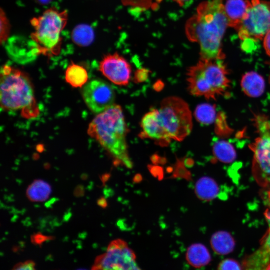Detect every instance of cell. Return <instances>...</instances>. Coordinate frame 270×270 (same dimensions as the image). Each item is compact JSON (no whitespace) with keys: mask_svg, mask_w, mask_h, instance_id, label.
Returning <instances> with one entry per match:
<instances>
[{"mask_svg":"<svg viewBox=\"0 0 270 270\" xmlns=\"http://www.w3.org/2000/svg\"><path fill=\"white\" fill-rule=\"evenodd\" d=\"M72 37L73 42L76 45L80 46H87L94 42V32L90 26L82 24L74 28Z\"/></svg>","mask_w":270,"mask_h":270,"instance_id":"cell-21","label":"cell"},{"mask_svg":"<svg viewBox=\"0 0 270 270\" xmlns=\"http://www.w3.org/2000/svg\"><path fill=\"white\" fill-rule=\"evenodd\" d=\"M140 136L154 140L162 146H167L172 140L162 126L158 109H152L146 114L141 122Z\"/></svg>","mask_w":270,"mask_h":270,"instance_id":"cell-12","label":"cell"},{"mask_svg":"<svg viewBox=\"0 0 270 270\" xmlns=\"http://www.w3.org/2000/svg\"><path fill=\"white\" fill-rule=\"evenodd\" d=\"M68 20L67 11L60 12L54 8L32 20L34 32L31 38L38 55L52 56L60 53L62 44L61 33Z\"/></svg>","mask_w":270,"mask_h":270,"instance_id":"cell-4","label":"cell"},{"mask_svg":"<svg viewBox=\"0 0 270 270\" xmlns=\"http://www.w3.org/2000/svg\"><path fill=\"white\" fill-rule=\"evenodd\" d=\"M250 4L248 0H228L224 5L228 26L238 29Z\"/></svg>","mask_w":270,"mask_h":270,"instance_id":"cell-13","label":"cell"},{"mask_svg":"<svg viewBox=\"0 0 270 270\" xmlns=\"http://www.w3.org/2000/svg\"><path fill=\"white\" fill-rule=\"evenodd\" d=\"M270 30V3L252 0L238 32L243 40H261Z\"/></svg>","mask_w":270,"mask_h":270,"instance_id":"cell-8","label":"cell"},{"mask_svg":"<svg viewBox=\"0 0 270 270\" xmlns=\"http://www.w3.org/2000/svg\"><path fill=\"white\" fill-rule=\"evenodd\" d=\"M0 104L7 110H16L30 106L34 100V89L24 72L10 66L0 70Z\"/></svg>","mask_w":270,"mask_h":270,"instance_id":"cell-5","label":"cell"},{"mask_svg":"<svg viewBox=\"0 0 270 270\" xmlns=\"http://www.w3.org/2000/svg\"><path fill=\"white\" fill-rule=\"evenodd\" d=\"M210 244L214 252L220 255H226L231 253L236 246L233 237L225 231L218 232L214 234Z\"/></svg>","mask_w":270,"mask_h":270,"instance_id":"cell-16","label":"cell"},{"mask_svg":"<svg viewBox=\"0 0 270 270\" xmlns=\"http://www.w3.org/2000/svg\"><path fill=\"white\" fill-rule=\"evenodd\" d=\"M52 188L50 185L42 180H36L29 186L26 195L34 202H42L50 196Z\"/></svg>","mask_w":270,"mask_h":270,"instance_id":"cell-19","label":"cell"},{"mask_svg":"<svg viewBox=\"0 0 270 270\" xmlns=\"http://www.w3.org/2000/svg\"><path fill=\"white\" fill-rule=\"evenodd\" d=\"M264 216L268 222L269 228L261 241V247L270 252V210H268L265 212Z\"/></svg>","mask_w":270,"mask_h":270,"instance_id":"cell-25","label":"cell"},{"mask_svg":"<svg viewBox=\"0 0 270 270\" xmlns=\"http://www.w3.org/2000/svg\"><path fill=\"white\" fill-rule=\"evenodd\" d=\"M195 191L200 200L210 201L218 196L220 188L214 180L208 177H203L196 182Z\"/></svg>","mask_w":270,"mask_h":270,"instance_id":"cell-17","label":"cell"},{"mask_svg":"<svg viewBox=\"0 0 270 270\" xmlns=\"http://www.w3.org/2000/svg\"><path fill=\"white\" fill-rule=\"evenodd\" d=\"M82 95L88 107L94 113L99 114L114 105L115 93L106 82L94 80L83 88Z\"/></svg>","mask_w":270,"mask_h":270,"instance_id":"cell-10","label":"cell"},{"mask_svg":"<svg viewBox=\"0 0 270 270\" xmlns=\"http://www.w3.org/2000/svg\"><path fill=\"white\" fill-rule=\"evenodd\" d=\"M35 264L32 261H27L22 263H19L16 264L14 269L15 270H34V269Z\"/></svg>","mask_w":270,"mask_h":270,"instance_id":"cell-27","label":"cell"},{"mask_svg":"<svg viewBox=\"0 0 270 270\" xmlns=\"http://www.w3.org/2000/svg\"><path fill=\"white\" fill-rule=\"evenodd\" d=\"M158 110L162 126L172 140L181 142L190 134L192 112L182 99L176 96L166 98Z\"/></svg>","mask_w":270,"mask_h":270,"instance_id":"cell-6","label":"cell"},{"mask_svg":"<svg viewBox=\"0 0 270 270\" xmlns=\"http://www.w3.org/2000/svg\"><path fill=\"white\" fill-rule=\"evenodd\" d=\"M270 262V252L261 247L245 260L244 266L246 269H266Z\"/></svg>","mask_w":270,"mask_h":270,"instance_id":"cell-20","label":"cell"},{"mask_svg":"<svg viewBox=\"0 0 270 270\" xmlns=\"http://www.w3.org/2000/svg\"><path fill=\"white\" fill-rule=\"evenodd\" d=\"M10 25L8 19L2 9L0 10V43L5 42L10 33Z\"/></svg>","mask_w":270,"mask_h":270,"instance_id":"cell-24","label":"cell"},{"mask_svg":"<svg viewBox=\"0 0 270 270\" xmlns=\"http://www.w3.org/2000/svg\"><path fill=\"white\" fill-rule=\"evenodd\" d=\"M259 136L250 146L254 152L252 173L257 182L266 187L270 185V123L264 116L256 118Z\"/></svg>","mask_w":270,"mask_h":270,"instance_id":"cell-7","label":"cell"},{"mask_svg":"<svg viewBox=\"0 0 270 270\" xmlns=\"http://www.w3.org/2000/svg\"><path fill=\"white\" fill-rule=\"evenodd\" d=\"M128 128L122 110L114 104L98 114L88 128V134L111 155L116 164L128 168L133 166L129 156Z\"/></svg>","mask_w":270,"mask_h":270,"instance_id":"cell-2","label":"cell"},{"mask_svg":"<svg viewBox=\"0 0 270 270\" xmlns=\"http://www.w3.org/2000/svg\"><path fill=\"white\" fill-rule=\"evenodd\" d=\"M136 79L138 82L144 81L146 80L148 76V71L146 70H140L136 74Z\"/></svg>","mask_w":270,"mask_h":270,"instance_id":"cell-28","label":"cell"},{"mask_svg":"<svg viewBox=\"0 0 270 270\" xmlns=\"http://www.w3.org/2000/svg\"><path fill=\"white\" fill-rule=\"evenodd\" d=\"M224 0L204 2L196 13L187 22L188 38L200 46V59L214 60L224 58L222 42L227 27Z\"/></svg>","mask_w":270,"mask_h":270,"instance_id":"cell-1","label":"cell"},{"mask_svg":"<svg viewBox=\"0 0 270 270\" xmlns=\"http://www.w3.org/2000/svg\"><path fill=\"white\" fill-rule=\"evenodd\" d=\"M264 47L267 54L270 56V30L264 38Z\"/></svg>","mask_w":270,"mask_h":270,"instance_id":"cell-29","label":"cell"},{"mask_svg":"<svg viewBox=\"0 0 270 270\" xmlns=\"http://www.w3.org/2000/svg\"><path fill=\"white\" fill-rule=\"evenodd\" d=\"M228 74L223 60L200 59L188 70V90L194 96H204L208 100L228 95L230 82Z\"/></svg>","mask_w":270,"mask_h":270,"instance_id":"cell-3","label":"cell"},{"mask_svg":"<svg viewBox=\"0 0 270 270\" xmlns=\"http://www.w3.org/2000/svg\"><path fill=\"white\" fill-rule=\"evenodd\" d=\"M269 198H270V191L269 192Z\"/></svg>","mask_w":270,"mask_h":270,"instance_id":"cell-34","label":"cell"},{"mask_svg":"<svg viewBox=\"0 0 270 270\" xmlns=\"http://www.w3.org/2000/svg\"><path fill=\"white\" fill-rule=\"evenodd\" d=\"M186 260L191 266L200 268L207 266L210 262L212 258L205 246L201 244H194L188 248Z\"/></svg>","mask_w":270,"mask_h":270,"instance_id":"cell-14","label":"cell"},{"mask_svg":"<svg viewBox=\"0 0 270 270\" xmlns=\"http://www.w3.org/2000/svg\"><path fill=\"white\" fill-rule=\"evenodd\" d=\"M96 270H140L134 252L124 240L112 242L104 254L98 256L94 264Z\"/></svg>","mask_w":270,"mask_h":270,"instance_id":"cell-9","label":"cell"},{"mask_svg":"<svg viewBox=\"0 0 270 270\" xmlns=\"http://www.w3.org/2000/svg\"><path fill=\"white\" fill-rule=\"evenodd\" d=\"M240 264L232 259H226L222 261L218 266L220 270H241Z\"/></svg>","mask_w":270,"mask_h":270,"instance_id":"cell-26","label":"cell"},{"mask_svg":"<svg viewBox=\"0 0 270 270\" xmlns=\"http://www.w3.org/2000/svg\"></svg>","mask_w":270,"mask_h":270,"instance_id":"cell-35","label":"cell"},{"mask_svg":"<svg viewBox=\"0 0 270 270\" xmlns=\"http://www.w3.org/2000/svg\"><path fill=\"white\" fill-rule=\"evenodd\" d=\"M180 6H184L190 4L194 0H173Z\"/></svg>","mask_w":270,"mask_h":270,"instance_id":"cell-30","label":"cell"},{"mask_svg":"<svg viewBox=\"0 0 270 270\" xmlns=\"http://www.w3.org/2000/svg\"><path fill=\"white\" fill-rule=\"evenodd\" d=\"M241 86L246 95L252 98H258L264 93L265 82L261 76L254 72H250L244 76Z\"/></svg>","mask_w":270,"mask_h":270,"instance_id":"cell-15","label":"cell"},{"mask_svg":"<svg viewBox=\"0 0 270 270\" xmlns=\"http://www.w3.org/2000/svg\"><path fill=\"white\" fill-rule=\"evenodd\" d=\"M98 204L102 207L104 208L106 206V201L104 198H100L98 200Z\"/></svg>","mask_w":270,"mask_h":270,"instance_id":"cell-31","label":"cell"},{"mask_svg":"<svg viewBox=\"0 0 270 270\" xmlns=\"http://www.w3.org/2000/svg\"><path fill=\"white\" fill-rule=\"evenodd\" d=\"M36 0L40 3L43 4H48L52 1V0Z\"/></svg>","mask_w":270,"mask_h":270,"instance_id":"cell-32","label":"cell"},{"mask_svg":"<svg viewBox=\"0 0 270 270\" xmlns=\"http://www.w3.org/2000/svg\"><path fill=\"white\" fill-rule=\"evenodd\" d=\"M213 152L217 160L224 163H231L236 158L234 148L230 144L224 141L215 142Z\"/></svg>","mask_w":270,"mask_h":270,"instance_id":"cell-22","label":"cell"},{"mask_svg":"<svg viewBox=\"0 0 270 270\" xmlns=\"http://www.w3.org/2000/svg\"><path fill=\"white\" fill-rule=\"evenodd\" d=\"M88 79V73L82 66L72 62L66 72V80L74 88H82L85 86Z\"/></svg>","mask_w":270,"mask_h":270,"instance_id":"cell-18","label":"cell"},{"mask_svg":"<svg viewBox=\"0 0 270 270\" xmlns=\"http://www.w3.org/2000/svg\"><path fill=\"white\" fill-rule=\"evenodd\" d=\"M266 270H270V264L268 266Z\"/></svg>","mask_w":270,"mask_h":270,"instance_id":"cell-33","label":"cell"},{"mask_svg":"<svg viewBox=\"0 0 270 270\" xmlns=\"http://www.w3.org/2000/svg\"><path fill=\"white\" fill-rule=\"evenodd\" d=\"M216 111L214 106L209 104H202L198 106L195 111L196 120L200 123L208 124L215 120Z\"/></svg>","mask_w":270,"mask_h":270,"instance_id":"cell-23","label":"cell"},{"mask_svg":"<svg viewBox=\"0 0 270 270\" xmlns=\"http://www.w3.org/2000/svg\"><path fill=\"white\" fill-rule=\"evenodd\" d=\"M100 70L104 76L118 86H127L131 78L130 65L118 53L105 56L100 62Z\"/></svg>","mask_w":270,"mask_h":270,"instance_id":"cell-11","label":"cell"}]
</instances>
